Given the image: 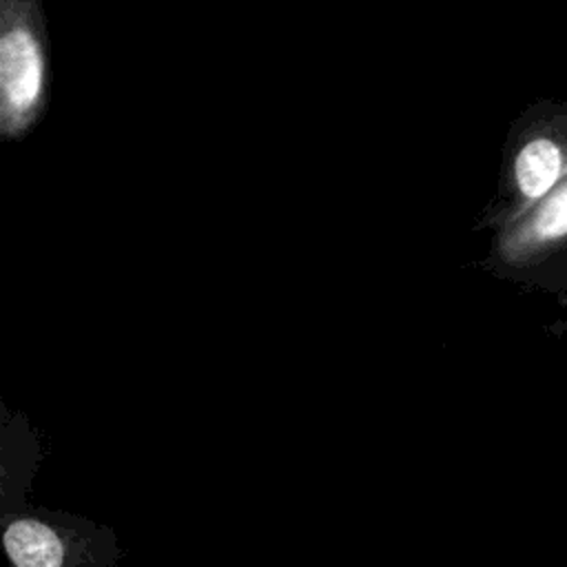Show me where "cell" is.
Instances as JSON below:
<instances>
[{
    "label": "cell",
    "instance_id": "cell-2",
    "mask_svg": "<svg viewBox=\"0 0 567 567\" xmlns=\"http://www.w3.org/2000/svg\"><path fill=\"white\" fill-rule=\"evenodd\" d=\"M49 55L38 2L0 4V133L18 140L47 109Z\"/></svg>",
    "mask_w": 567,
    "mask_h": 567
},
{
    "label": "cell",
    "instance_id": "cell-3",
    "mask_svg": "<svg viewBox=\"0 0 567 567\" xmlns=\"http://www.w3.org/2000/svg\"><path fill=\"white\" fill-rule=\"evenodd\" d=\"M560 168H563L560 148L547 137H536L527 142L516 155V162H514L516 186L525 197L538 199L556 184V179L560 177Z\"/></svg>",
    "mask_w": 567,
    "mask_h": 567
},
{
    "label": "cell",
    "instance_id": "cell-1",
    "mask_svg": "<svg viewBox=\"0 0 567 567\" xmlns=\"http://www.w3.org/2000/svg\"><path fill=\"white\" fill-rule=\"evenodd\" d=\"M9 567H117L122 547L109 525L51 509L2 512Z\"/></svg>",
    "mask_w": 567,
    "mask_h": 567
},
{
    "label": "cell",
    "instance_id": "cell-4",
    "mask_svg": "<svg viewBox=\"0 0 567 567\" xmlns=\"http://www.w3.org/2000/svg\"><path fill=\"white\" fill-rule=\"evenodd\" d=\"M534 233L540 239H551L567 233V188L545 204L534 221Z\"/></svg>",
    "mask_w": 567,
    "mask_h": 567
}]
</instances>
